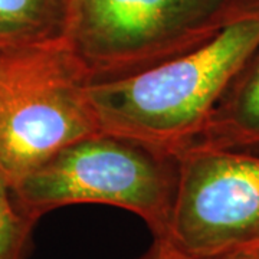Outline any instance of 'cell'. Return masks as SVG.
<instances>
[{"label": "cell", "mask_w": 259, "mask_h": 259, "mask_svg": "<svg viewBox=\"0 0 259 259\" xmlns=\"http://www.w3.org/2000/svg\"><path fill=\"white\" fill-rule=\"evenodd\" d=\"M90 78L66 40L0 49V168L13 185L100 131Z\"/></svg>", "instance_id": "277c9868"}, {"label": "cell", "mask_w": 259, "mask_h": 259, "mask_svg": "<svg viewBox=\"0 0 259 259\" xmlns=\"http://www.w3.org/2000/svg\"><path fill=\"white\" fill-rule=\"evenodd\" d=\"M66 0H0V49L66 40Z\"/></svg>", "instance_id": "52a82bcc"}, {"label": "cell", "mask_w": 259, "mask_h": 259, "mask_svg": "<svg viewBox=\"0 0 259 259\" xmlns=\"http://www.w3.org/2000/svg\"><path fill=\"white\" fill-rule=\"evenodd\" d=\"M258 45L259 13L232 23L200 48L143 72L90 83L100 128L182 154Z\"/></svg>", "instance_id": "6da1fadb"}, {"label": "cell", "mask_w": 259, "mask_h": 259, "mask_svg": "<svg viewBox=\"0 0 259 259\" xmlns=\"http://www.w3.org/2000/svg\"><path fill=\"white\" fill-rule=\"evenodd\" d=\"M140 259H259V249L206 256L182 249L166 238H153L151 246Z\"/></svg>", "instance_id": "9c48e42d"}, {"label": "cell", "mask_w": 259, "mask_h": 259, "mask_svg": "<svg viewBox=\"0 0 259 259\" xmlns=\"http://www.w3.org/2000/svg\"><path fill=\"white\" fill-rule=\"evenodd\" d=\"M37 221L16 200L12 183L0 168V259H23Z\"/></svg>", "instance_id": "ba28073f"}, {"label": "cell", "mask_w": 259, "mask_h": 259, "mask_svg": "<svg viewBox=\"0 0 259 259\" xmlns=\"http://www.w3.org/2000/svg\"><path fill=\"white\" fill-rule=\"evenodd\" d=\"M166 239L206 256L259 249V153L190 148L179 154Z\"/></svg>", "instance_id": "5b68a950"}, {"label": "cell", "mask_w": 259, "mask_h": 259, "mask_svg": "<svg viewBox=\"0 0 259 259\" xmlns=\"http://www.w3.org/2000/svg\"><path fill=\"white\" fill-rule=\"evenodd\" d=\"M66 2V44L91 83L143 72L259 13V0Z\"/></svg>", "instance_id": "3957f363"}, {"label": "cell", "mask_w": 259, "mask_h": 259, "mask_svg": "<svg viewBox=\"0 0 259 259\" xmlns=\"http://www.w3.org/2000/svg\"><path fill=\"white\" fill-rule=\"evenodd\" d=\"M190 148L259 151V45L232 76Z\"/></svg>", "instance_id": "8992f818"}, {"label": "cell", "mask_w": 259, "mask_h": 259, "mask_svg": "<svg viewBox=\"0 0 259 259\" xmlns=\"http://www.w3.org/2000/svg\"><path fill=\"white\" fill-rule=\"evenodd\" d=\"M179 182V156L108 131L75 140L13 185L20 207L39 221L78 203L117 206L166 238Z\"/></svg>", "instance_id": "7a4b0ae2"}]
</instances>
